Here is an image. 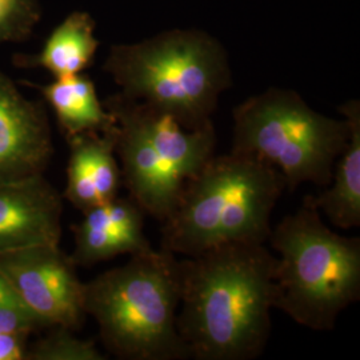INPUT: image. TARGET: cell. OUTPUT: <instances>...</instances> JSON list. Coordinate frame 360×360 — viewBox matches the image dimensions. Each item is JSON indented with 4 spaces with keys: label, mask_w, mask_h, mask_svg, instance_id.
Wrapping results in <instances>:
<instances>
[{
    "label": "cell",
    "mask_w": 360,
    "mask_h": 360,
    "mask_svg": "<svg viewBox=\"0 0 360 360\" xmlns=\"http://www.w3.org/2000/svg\"><path fill=\"white\" fill-rule=\"evenodd\" d=\"M231 151L251 155L276 168L285 188L327 187L347 146V122L312 110L292 90L270 87L233 108Z\"/></svg>",
    "instance_id": "6"
},
{
    "label": "cell",
    "mask_w": 360,
    "mask_h": 360,
    "mask_svg": "<svg viewBox=\"0 0 360 360\" xmlns=\"http://www.w3.org/2000/svg\"><path fill=\"white\" fill-rule=\"evenodd\" d=\"M53 153L44 105L26 98L0 71V181L41 175Z\"/></svg>",
    "instance_id": "8"
},
{
    "label": "cell",
    "mask_w": 360,
    "mask_h": 360,
    "mask_svg": "<svg viewBox=\"0 0 360 360\" xmlns=\"http://www.w3.org/2000/svg\"><path fill=\"white\" fill-rule=\"evenodd\" d=\"M35 330H38L37 324L0 274V333L30 336Z\"/></svg>",
    "instance_id": "17"
},
{
    "label": "cell",
    "mask_w": 360,
    "mask_h": 360,
    "mask_svg": "<svg viewBox=\"0 0 360 360\" xmlns=\"http://www.w3.org/2000/svg\"><path fill=\"white\" fill-rule=\"evenodd\" d=\"M77 266L59 245H39L0 254V274L38 328L77 331L86 316Z\"/></svg>",
    "instance_id": "7"
},
{
    "label": "cell",
    "mask_w": 360,
    "mask_h": 360,
    "mask_svg": "<svg viewBox=\"0 0 360 360\" xmlns=\"http://www.w3.org/2000/svg\"><path fill=\"white\" fill-rule=\"evenodd\" d=\"M35 87L53 110L65 138L82 132H104L116 124L115 116L101 102L94 82L83 72Z\"/></svg>",
    "instance_id": "14"
},
{
    "label": "cell",
    "mask_w": 360,
    "mask_h": 360,
    "mask_svg": "<svg viewBox=\"0 0 360 360\" xmlns=\"http://www.w3.org/2000/svg\"><path fill=\"white\" fill-rule=\"evenodd\" d=\"M75 331L65 327L49 328L27 347L26 359L30 360H104L107 356L98 349L94 340L80 339Z\"/></svg>",
    "instance_id": "15"
},
{
    "label": "cell",
    "mask_w": 360,
    "mask_h": 360,
    "mask_svg": "<svg viewBox=\"0 0 360 360\" xmlns=\"http://www.w3.org/2000/svg\"><path fill=\"white\" fill-rule=\"evenodd\" d=\"M349 129L347 146L335 165L331 183L316 196H306L303 203L323 212L339 229L360 226V103L348 101L339 107Z\"/></svg>",
    "instance_id": "12"
},
{
    "label": "cell",
    "mask_w": 360,
    "mask_h": 360,
    "mask_svg": "<svg viewBox=\"0 0 360 360\" xmlns=\"http://www.w3.org/2000/svg\"><path fill=\"white\" fill-rule=\"evenodd\" d=\"M98 47L92 16L84 11H74L52 31L38 53L22 55L15 59V65L43 68L55 79L72 77L90 67Z\"/></svg>",
    "instance_id": "13"
},
{
    "label": "cell",
    "mask_w": 360,
    "mask_h": 360,
    "mask_svg": "<svg viewBox=\"0 0 360 360\" xmlns=\"http://www.w3.org/2000/svg\"><path fill=\"white\" fill-rule=\"evenodd\" d=\"M142 207L131 196H116L108 203L83 212L72 227L75 266L90 267L119 255H139L154 250L144 235Z\"/></svg>",
    "instance_id": "10"
},
{
    "label": "cell",
    "mask_w": 360,
    "mask_h": 360,
    "mask_svg": "<svg viewBox=\"0 0 360 360\" xmlns=\"http://www.w3.org/2000/svg\"><path fill=\"white\" fill-rule=\"evenodd\" d=\"M180 292V260L160 248L84 283L83 307L119 359H190L176 326Z\"/></svg>",
    "instance_id": "3"
},
{
    "label": "cell",
    "mask_w": 360,
    "mask_h": 360,
    "mask_svg": "<svg viewBox=\"0 0 360 360\" xmlns=\"http://www.w3.org/2000/svg\"><path fill=\"white\" fill-rule=\"evenodd\" d=\"M284 188L282 174L255 156L214 155L162 221L160 248L190 257L226 243H266Z\"/></svg>",
    "instance_id": "2"
},
{
    "label": "cell",
    "mask_w": 360,
    "mask_h": 360,
    "mask_svg": "<svg viewBox=\"0 0 360 360\" xmlns=\"http://www.w3.org/2000/svg\"><path fill=\"white\" fill-rule=\"evenodd\" d=\"M28 336L0 333V360H25Z\"/></svg>",
    "instance_id": "18"
},
{
    "label": "cell",
    "mask_w": 360,
    "mask_h": 360,
    "mask_svg": "<svg viewBox=\"0 0 360 360\" xmlns=\"http://www.w3.org/2000/svg\"><path fill=\"white\" fill-rule=\"evenodd\" d=\"M278 257L264 243H226L180 260L176 326L196 360H252L271 336Z\"/></svg>",
    "instance_id": "1"
},
{
    "label": "cell",
    "mask_w": 360,
    "mask_h": 360,
    "mask_svg": "<svg viewBox=\"0 0 360 360\" xmlns=\"http://www.w3.org/2000/svg\"><path fill=\"white\" fill-rule=\"evenodd\" d=\"M65 139L70 147L65 200L80 212H86L116 198L122 184V171L116 160L117 126Z\"/></svg>",
    "instance_id": "11"
},
{
    "label": "cell",
    "mask_w": 360,
    "mask_h": 360,
    "mask_svg": "<svg viewBox=\"0 0 360 360\" xmlns=\"http://www.w3.org/2000/svg\"><path fill=\"white\" fill-rule=\"evenodd\" d=\"M281 255L274 309L309 330L333 331L338 316L360 299V239L330 230L321 212L303 203L272 229Z\"/></svg>",
    "instance_id": "5"
},
{
    "label": "cell",
    "mask_w": 360,
    "mask_h": 360,
    "mask_svg": "<svg viewBox=\"0 0 360 360\" xmlns=\"http://www.w3.org/2000/svg\"><path fill=\"white\" fill-rule=\"evenodd\" d=\"M40 13V0H0V46L30 38Z\"/></svg>",
    "instance_id": "16"
},
{
    "label": "cell",
    "mask_w": 360,
    "mask_h": 360,
    "mask_svg": "<svg viewBox=\"0 0 360 360\" xmlns=\"http://www.w3.org/2000/svg\"><path fill=\"white\" fill-rule=\"evenodd\" d=\"M63 196L44 175L0 181V254L59 245Z\"/></svg>",
    "instance_id": "9"
},
{
    "label": "cell",
    "mask_w": 360,
    "mask_h": 360,
    "mask_svg": "<svg viewBox=\"0 0 360 360\" xmlns=\"http://www.w3.org/2000/svg\"><path fill=\"white\" fill-rule=\"evenodd\" d=\"M120 94L176 119L188 131L212 124L221 92L232 86L229 56L203 31L172 30L115 44L104 62Z\"/></svg>",
    "instance_id": "4"
}]
</instances>
